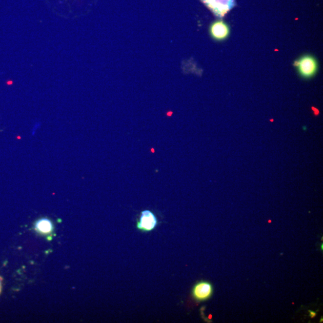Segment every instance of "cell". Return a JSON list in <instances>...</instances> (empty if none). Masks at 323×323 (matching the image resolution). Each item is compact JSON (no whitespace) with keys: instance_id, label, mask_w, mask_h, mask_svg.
<instances>
[{"instance_id":"cell-7","label":"cell","mask_w":323,"mask_h":323,"mask_svg":"<svg viewBox=\"0 0 323 323\" xmlns=\"http://www.w3.org/2000/svg\"><path fill=\"white\" fill-rule=\"evenodd\" d=\"M311 314H313L314 313H313V312H311ZM311 316L312 317V315H311Z\"/></svg>"},{"instance_id":"cell-6","label":"cell","mask_w":323,"mask_h":323,"mask_svg":"<svg viewBox=\"0 0 323 323\" xmlns=\"http://www.w3.org/2000/svg\"><path fill=\"white\" fill-rule=\"evenodd\" d=\"M37 228L41 232L49 233L52 229L51 222L47 219L41 220L37 224Z\"/></svg>"},{"instance_id":"cell-2","label":"cell","mask_w":323,"mask_h":323,"mask_svg":"<svg viewBox=\"0 0 323 323\" xmlns=\"http://www.w3.org/2000/svg\"><path fill=\"white\" fill-rule=\"evenodd\" d=\"M300 75L305 79L312 78L317 71V62L311 55H304L295 63Z\"/></svg>"},{"instance_id":"cell-4","label":"cell","mask_w":323,"mask_h":323,"mask_svg":"<svg viewBox=\"0 0 323 323\" xmlns=\"http://www.w3.org/2000/svg\"><path fill=\"white\" fill-rule=\"evenodd\" d=\"M213 293V285L206 282L198 283L193 287L192 296L196 301L202 302L208 300Z\"/></svg>"},{"instance_id":"cell-1","label":"cell","mask_w":323,"mask_h":323,"mask_svg":"<svg viewBox=\"0 0 323 323\" xmlns=\"http://www.w3.org/2000/svg\"><path fill=\"white\" fill-rule=\"evenodd\" d=\"M217 17L222 18L235 6V0H201Z\"/></svg>"},{"instance_id":"cell-5","label":"cell","mask_w":323,"mask_h":323,"mask_svg":"<svg viewBox=\"0 0 323 323\" xmlns=\"http://www.w3.org/2000/svg\"><path fill=\"white\" fill-rule=\"evenodd\" d=\"M210 34L213 38L217 40H223L229 36L228 26L223 21H217L211 25Z\"/></svg>"},{"instance_id":"cell-3","label":"cell","mask_w":323,"mask_h":323,"mask_svg":"<svg viewBox=\"0 0 323 323\" xmlns=\"http://www.w3.org/2000/svg\"><path fill=\"white\" fill-rule=\"evenodd\" d=\"M158 223L155 214L149 210H145L140 214L137 228L142 232H149L154 230Z\"/></svg>"},{"instance_id":"cell-8","label":"cell","mask_w":323,"mask_h":323,"mask_svg":"<svg viewBox=\"0 0 323 323\" xmlns=\"http://www.w3.org/2000/svg\"><path fill=\"white\" fill-rule=\"evenodd\" d=\"M0 290H1V283H0Z\"/></svg>"}]
</instances>
